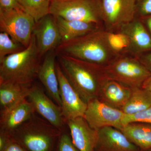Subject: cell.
Returning <instances> with one entry per match:
<instances>
[{
  "label": "cell",
  "instance_id": "1",
  "mask_svg": "<svg viewBox=\"0 0 151 151\" xmlns=\"http://www.w3.org/2000/svg\"><path fill=\"white\" fill-rule=\"evenodd\" d=\"M57 62L63 74L86 103L97 98L105 77L103 66L63 55H56Z\"/></svg>",
  "mask_w": 151,
  "mask_h": 151
},
{
  "label": "cell",
  "instance_id": "2",
  "mask_svg": "<svg viewBox=\"0 0 151 151\" xmlns=\"http://www.w3.org/2000/svg\"><path fill=\"white\" fill-rule=\"evenodd\" d=\"M56 55H63L97 65L105 66L116 55L108 46L105 31L98 29L92 32L61 42L55 49Z\"/></svg>",
  "mask_w": 151,
  "mask_h": 151
},
{
  "label": "cell",
  "instance_id": "3",
  "mask_svg": "<svg viewBox=\"0 0 151 151\" xmlns=\"http://www.w3.org/2000/svg\"><path fill=\"white\" fill-rule=\"evenodd\" d=\"M41 58L33 34L27 47L0 61V82L32 84L37 77Z\"/></svg>",
  "mask_w": 151,
  "mask_h": 151
},
{
  "label": "cell",
  "instance_id": "4",
  "mask_svg": "<svg viewBox=\"0 0 151 151\" xmlns=\"http://www.w3.org/2000/svg\"><path fill=\"white\" fill-rule=\"evenodd\" d=\"M61 133L35 114L11 136L27 151H54Z\"/></svg>",
  "mask_w": 151,
  "mask_h": 151
},
{
  "label": "cell",
  "instance_id": "5",
  "mask_svg": "<svg viewBox=\"0 0 151 151\" xmlns=\"http://www.w3.org/2000/svg\"><path fill=\"white\" fill-rule=\"evenodd\" d=\"M50 14L54 17L81 21L99 27L103 21L98 0H51Z\"/></svg>",
  "mask_w": 151,
  "mask_h": 151
},
{
  "label": "cell",
  "instance_id": "6",
  "mask_svg": "<svg viewBox=\"0 0 151 151\" xmlns=\"http://www.w3.org/2000/svg\"><path fill=\"white\" fill-rule=\"evenodd\" d=\"M106 77L129 86L142 87L151 72L141 61L127 56L115 57L107 65L103 66Z\"/></svg>",
  "mask_w": 151,
  "mask_h": 151
},
{
  "label": "cell",
  "instance_id": "7",
  "mask_svg": "<svg viewBox=\"0 0 151 151\" xmlns=\"http://www.w3.org/2000/svg\"><path fill=\"white\" fill-rule=\"evenodd\" d=\"M36 22L22 9L0 10V31L27 47L31 40Z\"/></svg>",
  "mask_w": 151,
  "mask_h": 151
},
{
  "label": "cell",
  "instance_id": "8",
  "mask_svg": "<svg viewBox=\"0 0 151 151\" xmlns=\"http://www.w3.org/2000/svg\"><path fill=\"white\" fill-rule=\"evenodd\" d=\"M125 116L122 110L112 108L95 98L87 103L84 118L94 129L113 127L121 130L124 126Z\"/></svg>",
  "mask_w": 151,
  "mask_h": 151
},
{
  "label": "cell",
  "instance_id": "9",
  "mask_svg": "<svg viewBox=\"0 0 151 151\" xmlns=\"http://www.w3.org/2000/svg\"><path fill=\"white\" fill-rule=\"evenodd\" d=\"M102 20L109 28H122L134 21L136 0H98Z\"/></svg>",
  "mask_w": 151,
  "mask_h": 151
},
{
  "label": "cell",
  "instance_id": "10",
  "mask_svg": "<svg viewBox=\"0 0 151 151\" xmlns=\"http://www.w3.org/2000/svg\"><path fill=\"white\" fill-rule=\"evenodd\" d=\"M56 69L61 101V109L65 122L78 117H84L87 103L70 84L57 62Z\"/></svg>",
  "mask_w": 151,
  "mask_h": 151
},
{
  "label": "cell",
  "instance_id": "11",
  "mask_svg": "<svg viewBox=\"0 0 151 151\" xmlns=\"http://www.w3.org/2000/svg\"><path fill=\"white\" fill-rule=\"evenodd\" d=\"M27 98L42 118L62 131L65 121L61 108L47 97L41 87L32 85Z\"/></svg>",
  "mask_w": 151,
  "mask_h": 151
},
{
  "label": "cell",
  "instance_id": "12",
  "mask_svg": "<svg viewBox=\"0 0 151 151\" xmlns=\"http://www.w3.org/2000/svg\"><path fill=\"white\" fill-rule=\"evenodd\" d=\"M33 34L41 57L55 50L62 42L55 19L50 14L36 22Z\"/></svg>",
  "mask_w": 151,
  "mask_h": 151
},
{
  "label": "cell",
  "instance_id": "13",
  "mask_svg": "<svg viewBox=\"0 0 151 151\" xmlns=\"http://www.w3.org/2000/svg\"><path fill=\"white\" fill-rule=\"evenodd\" d=\"M35 112L33 105L27 98L19 100L8 108L1 111L0 131L11 136Z\"/></svg>",
  "mask_w": 151,
  "mask_h": 151
},
{
  "label": "cell",
  "instance_id": "14",
  "mask_svg": "<svg viewBox=\"0 0 151 151\" xmlns=\"http://www.w3.org/2000/svg\"><path fill=\"white\" fill-rule=\"evenodd\" d=\"M67 123L70 136L79 151H95L98 131L90 127L84 117L68 120Z\"/></svg>",
  "mask_w": 151,
  "mask_h": 151
},
{
  "label": "cell",
  "instance_id": "15",
  "mask_svg": "<svg viewBox=\"0 0 151 151\" xmlns=\"http://www.w3.org/2000/svg\"><path fill=\"white\" fill-rule=\"evenodd\" d=\"M97 131L95 151H142L116 128L105 127Z\"/></svg>",
  "mask_w": 151,
  "mask_h": 151
},
{
  "label": "cell",
  "instance_id": "16",
  "mask_svg": "<svg viewBox=\"0 0 151 151\" xmlns=\"http://www.w3.org/2000/svg\"><path fill=\"white\" fill-rule=\"evenodd\" d=\"M132 88L105 76L97 99L112 108L122 110L130 97Z\"/></svg>",
  "mask_w": 151,
  "mask_h": 151
},
{
  "label": "cell",
  "instance_id": "17",
  "mask_svg": "<svg viewBox=\"0 0 151 151\" xmlns=\"http://www.w3.org/2000/svg\"><path fill=\"white\" fill-rule=\"evenodd\" d=\"M56 57L55 50L49 52L41 64L37 77L50 97L61 108L59 83L56 73Z\"/></svg>",
  "mask_w": 151,
  "mask_h": 151
},
{
  "label": "cell",
  "instance_id": "18",
  "mask_svg": "<svg viewBox=\"0 0 151 151\" xmlns=\"http://www.w3.org/2000/svg\"><path fill=\"white\" fill-rule=\"evenodd\" d=\"M62 39V42L81 37L96 30L100 27L97 25L78 20H68L54 17Z\"/></svg>",
  "mask_w": 151,
  "mask_h": 151
},
{
  "label": "cell",
  "instance_id": "19",
  "mask_svg": "<svg viewBox=\"0 0 151 151\" xmlns=\"http://www.w3.org/2000/svg\"><path fill=\"white\" fill-rule=\"evenodd\" d=\"M121 131L141 151L151 149V124L132 122L124 126Z\"/></svg>",
  "mask_w": 151,
  "mask_h": 151
},
{
  "label": "cell",
  "instance_id": "20",
  "mask_svg": "<svg viewBox=\"0 0 151 151\" xmlns=\"http://www.w3.org/2000/svg\"><path fill=\"white\" fill-rule=\"evenodd\" d=\"M130 41V49L140 52L151 49V37L140 22L133 21L122 28Z\"/></svg>",
  "mask_w": 151,
  "mask_h": 151
},
{
  "label": "cell",
  "instance_id": "21",
  "mask_svg": "<svg viewBox=\"0 0 151 151\" xmlns=\"http://www.w3.org/2000/svg\"><path fill=\"white\" fill-rule=\"evenodd\" d=\"M32 84L0 82L1 111L8 108L19 100L27 98Z\"/></svg>",
  "mask_w": 151,
  "mask_h": 151
},
{
  "label": "cell",
  "instance_id": "22",
  "mask_svg": "<svg viewBox=\"0 0 151 151\" xmlns=\"http://www.w3.org/2000/svg\"><path fill=\"white\" fill-rule=\"evenodd\" d=\"M151 106L150 92L142 87L132 88L130 97L122 111L127 115H133Z\"/></svg>",
  "mask_w": 151,
  "mask_h": 151
},
{
  "label": "cell",
  "instance_id": "23",
  "mask_svg": "<svg viewBox=\"0 0 151 151\" xmlns=\"http://www.w3.org/2000/svg\"><path fill=\"white\" fill-rule=\"evenodd\" d=\"M51 0H17L21 8L37 22L50 14Z\"/></svg>",
  "mask_w": 151,
  "mask_h": 151
},
{
  "label": "cell",
  "instance_id": "24",
  "mask_svg": "<svg viewBox=\"0 0 151 151\" xmlns=\"http://www.w3.org/2000/svg\"><path fill=\"white\" fill-rule=\"evenodd\" d=\"M105 35L108 46L115 54L130 49L129 39L123 32L114 33L105 31Z\"/></svg>",
  "mask_w": 151,
  "mask_h": 151
},
{
  "label": "cell",
  "instance_id": "25",
  "mask_svg": "<svg viewBox=\"0 0 151 151\" xmlns=\"http://www.w3.org/2000/svg\"><path fill=\"white\" fill-rule=\"evenodd\" d=\"M26 47L14 40L5 32H0V61L6 56L17 53Z\"/></svg>",
  "mask_w": 151,
  "mask_h": 151
},
{
  "label": "cell",
  "instance_id": "26",
  "mask_svg": "<svg viewBox=\"0 0 151 151\" xmlns=\"http://www.w3.org/2000/svg\"><path fill=\"white\" fill-rule=\"evenodd\" d=\"M132 122H142L151 124V106L145 110L133 115L126 114L124 119V125Z\"/></svg>",
  "mask_w": 151,
  "mask_h": 151
},
{
  "label": "cell",
  "instance_id": "27",
  "mask_svg": "<svg viewBox=\"0 0 151 151\" xmlns=\"http://www.w3.org/2000/svg\"><path fill=\"white\" fill-rule=\"evenodd\" d=\"M56 148V151H79L73 144L70 136L62 132L60 136Z\"/></svg>",
  "mask_w": 151,
  "mask_h": 151
},
{
  "label": "cell",
  "instance_id": "28",
  "mask_svg": "<svg viewBox=\"0 0 151 151\" xmlns=\"http://www.w3.org/2000/svg\"><path fill=\"white\" fill-rule=\"evenodd\" d=\"M1 151H27L11 136L5 147Z\"/></svg>",
  "mask_w": 151,
  "mask_h": 151
},
{
  "label": "cell",
  "instance_id": "29",
  "mask_svg": "<svg viewBox=\"0 0 151 151\" xmlns=\"http://www.w3.org/2000/svg\"><path fill=\"white\" fill-rule=\"evenodd\" d=\"M16 9H22L17 0H0V10L9 11Z\"/></svg>",
  "mask_w": 151,
  "mask_h": 151
},
{
  "label": "cell",
  "instance_id": "30",
  "mask_svg": "<svg viewBox=\"0 0 151 151\" xmlns=\"http://www.w3.org/2000/svg\"><path fill=\"white\" fill-rule=\"evenodd\" d=\"M138 9L141 14H151V0H139Z\"/></svg>",
  "mask_w": 151,
  "mask_h": 151
},
{
  "label": "cell",
  "instance_id": "31",
  "mask_svg": "<svg viewBox=\"0 0 151 151\" xmlns=\"http://www.w3.org/2000/svg\"><path fill=\"white\" fill-rule=\"evenodd\" d=\"M141 62L151 72V53L143 58Z\"/></svg>",
  "mask_w": 151,
  "mask_h": 151
},
{
  "label": "cell",
  "instance_id": "32",
  "mask_svg": "<svg viewBox=\"0 0 151 151\" xmlns=\"http://www.w3.org/2000/svg\"><path fill=\"white\" fill-rule=\"evenodd\" d=\"M142 87L151 92V74L143 83Z\"/></svg>",
  "mask_w": 151,
  "mask_h": 151
},
{
  "label": "cell",
  "instance_id": "33",
  "mask_svg": "<svg viewBox=\"0 0 151 151\" xmlns=\"http://www.w3.org/2000/svg\"><path fill=\"white\" fill-rule=\"evenodd\" d=\"M147 24L149 29L151 32V17L148 19L147 21Z\"/></svg>",
  "mask_w": 151,
  "mask_h": 151
},
{
  "label": "cell",
  "instance_id": "34",
  "mask_svg": "<svg viewBox=\"0 0 151 151\" xmlns=\"http://www.w3.org/2000/svg\"><path fill=\"white\" fill-rule=\"evenodd\" d=\"M143 151H151V149H149V150H147Z\"/></svg>",
  "mask_w": 151,
  "mask_h": 151
}]
</instances>
